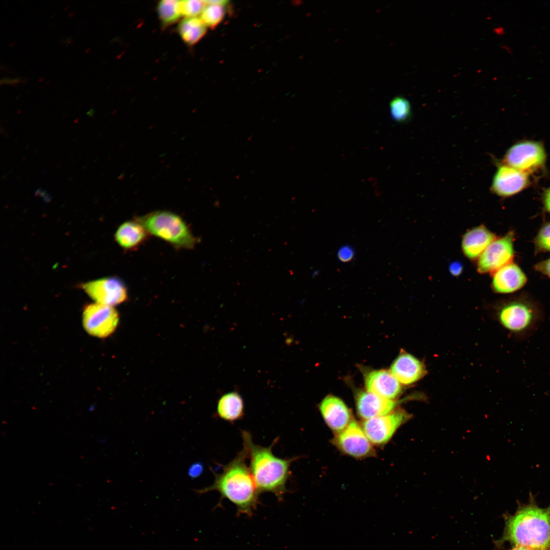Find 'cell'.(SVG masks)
Here are the masks:
<instances>
[{
	"label": "cell",
	"mask_w": 550,
	"mask_h": 550,
	"mask_svg": "<svg viewBox=\"0 0 550 550\" xmlns=\"http://www.w3.org/2000/svg\"><path fill=\"white\" fill-rule=\"evenodd\" d=\"M526 282V276L522 270L511 262L493 272L492 286L496 292L510 293L520 289Z\"/></svg>",
	"instance_id": "17"
},
{
	"label": "cell",
	"mask_w": 550,
	"mask_h": 550,
	"mask_svg": "<svg viewBox=\"0 0 550 550\" xmlns=\"http://www.w3.org/2000/svg\"><path fill=\"white\" fill-rule=\"evenodd\" d=\"M496 318L502 327L519 341L532 336L543 320L539 307L522 299L510 300L501 305L496 312Z\"/></svg>",
	"instance_id": "4"
},
{
	"label": "cell",
	"mask_w": 550,
	"mask_h": 550,
	"mask_svg": "<svg viewBox=\"0 0 550 550\" xmlns=\"http://www.w3.org/2000/svg\"><path fill=\"white\" fill-rule=\"evenodd\" d=\"M390 372L401 384L405 386L418 382L427 374L424 363L405 351H402L395 359Z\"/></svg>",
	"instance_id": "14"
},
{
	"label": "cell",
	"mask_w": 550,
	"mask_h": 550,
	"mask_svg": "<svg viewBox=\"0 0 550 550\" xmlns=\"http://www.w3.org/2000/svg\"><path fill=\"white\" fill-rule=\"evenodd\" d=\"M19 80H20L19 78H14V79L4 78V79L1 80V84L3 82L4 83H5V84H13L14 83H16V82L19 81Z\"/></svg>",
	"instance_id": "32"
},
{
	"label": "cell",
	"mask_w": 550,
	"mask_h": 550,
	"mask_svg": "<svg viewBox=\"0 0 550 550\" xmlns=\"http://www.w3.org/2000/svg\"><path fill=\"white\" fill-rule=\"evenodd\" d=\"M204 470L203 464L200 462H196L193 463L188 468V475L191 479H195L199 477Z\"/></svg>",
	"instance_id": "28"
},
{
	"label": "cell",
	"mask_w": 550,
	"mask_h": 550,
	"mask_svg": "<svg viewBox=\"0 0 550 550\" xmlns=\"http://www.w3.org/2000/svg\"><path fill=\"white\" fill-rule=\"evenodd\" d=\"M333 443L342 452L356 459L374 456L373 445L362 425L355 420H352L344 430L336 434Z\"/></svg>",
	"instance_id": "8"
},
{
	"label": "cell",
	"mask_w": 550,
	"mask_h": 550,
	"mask_svg": "<svg viewBox=\"0 0 550 550\" xmlns=\"http://www.w3.org/2000/svg\"><path fill=\"white\" fill-rule=\"evenodd\" d=\"M248 458L247 451L243 447L232 460L223 466L221 473L213 472L215 479L211 485L194 491L199 494L218 491L221 500L226 499L236 506L237 514L251 517L259 504L260 493L246 465Z\"/></svg>",
	"instance_id": "1"
},
{
	"label": "cell",
	"mask_w": 550,
	"mask_h": 550,
	"mask_svg": "<svg viewBox=\"0 0 550 550\" xmlns=\"http://www.w3.org/2000/svg\"><path fill=\"white\" fill-rule=\"evenodd\" d=\"M535 269L549 277H550V258L538 263L535 266Z\"/></svg>",
	"instance_id": "29"
},
{
	"label": "cell",
	"mask_w": 550,
	"mask_h": 550,
	"mask_svg": "<svg viewBox=\"0 0 550 550\" xmlns=\"http://www.w3.org/2000/svg\"><path fill=\"white\" fill-rule=\"evenodd\" d=\"M493 233L481 225L467 231L463 235L461 248L469 259H478L486 248L496 239Z\"/></svg>",
	"instance_id": "18"
},
{
	"label": "cell",
	"mask_w": 550,
	"mask_h": 550,
	"mask_svg": "<svg viewBox=\"0 0 550 550\" xmlns=\"http://www.w3.org/2000/svg\"><path fill=\"white\" fill-rule=\"evenodd\" d=\"M526 173L509 166L502 165L498 169L491 185L492 191L498 196L506 197L524 189L528 184Z\"/></svg>",
	"instance_id": "12"
},
{
	"label": "cell",
	"mask_w": 550,
	"mask_h": 550,
	"mask_svg": "<svg viewBox=\"0 0 550 550\" xmlns=\"http://www.w3.org/2000/svg\"><path fill=\"white\" fill-rule=\"evenodd\" d=\"M82 289L97 303L113 307L126 301L127 289L117 277L97 279L84 284Z\"/></svg>",
	"instance_id": "11"
},
{
	"label": "cell",
	"mask_w": 550,
	"mask_h": 550,
	"mask_svg": "<svg viewBox=\"0 0 550 550\" xmlns=\"http://www.w3.org/2000/svg\"><path fill=\"white\" fill-rule=\"evenodd\" d=\"M513 234L509 232L495 239L479 256L477 261L479 272H494L511 263L514 256Z\"/></svg>",
	"instance_id": "10"
},
{
	"label": "cell",
	"mask_w": 550,
	"mask_h": 550,
	"mask_svg": "<svg viewBox=\"0 0 550 550\" xmlns=\"http://www.w3.org/2000/svg\"><path fill=\"white\" fill-rule=\"evenodd\" d=\"M511 550H532V549H531L530 548H527V547H526L519 546H515V547L513 548Z\"/></svg>",
	"instance_id": "33"
},
{
	"label": "cell",
	"mask_w": 550,
	"mask_h": 550,
	"mask_svg": "<svg viewBox=\"0 0 550 550\" xmlns=\"http://www.w3.org/2000/svg\"><path fill=\"white\" fill-rule=\"evenodd\" d=\"M177 30L183 41L191 46L205 36L207 27L199 17L185 18L180 22Z\"/></svg>",
	"instance_id": "21"
},
{
	"label": "cell",
	"mask_w": 550,
	"mask_h": 550,
	"mask_svg": "<svg viewBox=\"0 0 550 550\" xmlns=\"http://www.w3.org/2000/svg\"><path fill=\"white\" fill-rule=\"evenodd\" d=\"M399 403L367 391L359 392L355 397L357 413L364 420L388 414L394 410Z\"/></svg>",
	"instance_id": "15"
},
{
	"label": "cell",
	"mask_w": 550,
	"mask_h": 550,
	"mask_svg": "<svg viewBox=\"0 0 550 550\" xmlns=\"http://www.w3.org/2000/svg\"><path fill=\"white\" fill-rule=\"evenodd\" d=\"M241 437L250 460L249 468L259 492L272 493L279 501H282L287 491L286 483L291 464L297 458H281L273 454L272 449L278 437L270 446L262 447L254 443L248 431L242 430Z\"/></svg>",
	"instance_id": "3"
},
{
	"label": "cell",
	"mask_w": 550,
	"mask_h": 550,
	"mask_svg": "<svg viewBox=\"0 0 550 550\" xmlns=\"http://www.w3.org/2000/svg\"><path fill=\"white\" fill-rule=\"evenodd\" d=\"M119 321L117 311L111 306L99 303L86 307L83 313V324L91 335L105 338L116 328Z\"/></svg>",
	"instance_id": "9"
},
{
	"label": "cell",
	"mask_w": 550,
	"mask_h": 550,
	"mask_svg": "<svg viewBox=\"0 0 550 550\" xmlns=\"http://www.w3.org/2000/svg\"><path fill=\"white\" fill-rule=\"evenodd\" d=\"M532 550H550V505L539 507L535 501L519 506L513 515L506 516L501 543Z\"/></svg>",
	"instance_id": "2"
},
{
	"label": "cell",
	"mask_w": 550,
	"mask_h": 550,
	"mask_svg": "<svg viewBox=\"0 0 550 550\" xmlns=\"http://www.w3.org/2000/svg\"><path fill=\"white\" fill-rule=\"evenodd\" d=\"M244 402L237 392H230L222 395L217 401L216 413L222 420L231 423L243 418Z\"/></svg>",
	"instance_id": "20"
},
{
	"label": "cell",
	"mask_w": 550,
	"mask_h": 550,
	"mask_svg": "<svg viewBox=\"0 0 550 550\" xmlns=\"http://www.w3.org/2000/svg\"><path fill=\"white\" fill-rule=\"evenodd\" d=\"M539 249L550 251V223L544 225L539 232L535 240Z\"/></svg>",
	"instance_id": "26"
},
{
	"label": "cell",
	"mask_w": 550,
	"mask_h": 550,
	"mask_svg": "<svg viewBox=\"0 0 550 550\" xmlns=\"http://www.w3.org/2000/svg\"><path fill=\"white\" fill-rule=\"evenodd\" d=\"M545 159V150L541 143L525 141L510 147L504 161L506 165L527 174L541 168Z\"/></svg>",
	"instance_id": "7"
},
{
	"label": "cell",
	"mask_w": 550,
	"mask_h": 550,
	"mask_svg": "<svg viewBox=\"0 0 550 550\" xmlns=\"http://www.w3.org/2000/svg\"><path fill=\"white\" fill-rule=\"evenodd\" d=\"M544 203L546 210L550 212V187L544 194Z\"/></svg>",
	"instance_id": "31"
},
{
	"label": "cell",
	"mask_w": 550,
	"mask_h": 550,
	"mask_svg": "<svg viewBox=\"0 0 550 550\" xmlns=\"http://www.w3.org/2000/svg\"><path fill=\"white\" fill-rule=\"evenodd\" d=\"M392 118L397 122L407 121L411 117V106L409 101L404 97L397 96L390 103Z\"/></svg>",
	"instance_id": "24"
},
{
	"label": "cell",
	"mask_w": 550,
	"mask_h": 550,
	"mask_svg": "<svg viewBox=\"0 0 550 550\" xmlns=\"http://www.w3.org/2000/svg\"><path fill=\"white\" fill-rule=\"evenodd\" d=\"M206 6L205 1H179L178 8L181 16L185 18L198 17Z\"/></svg>",
	"instance_id": "25"
},
{
	"label": "cell",
	"mask_w": 550,
	"mask_h": 550,
	"mask_svg": "<svg viewBox=\"0 0 550 550\" xmlns=\"http://www.w3.org/2000/svg\"><path fill=\"white\" fill-rule=\"evenodd\" d=\"M148 234L155 236L176 249H192L197 239L186 222L178 215L167 211H156L136 219Z\"/></svg>",
	"instance_id": "5"
},
{
	"label": "cell",
	"mask_w": 550,
	"mask_h": 550,
	"mask_svg": "<svg viewBox=\"0 0 550 550\" xmlns=\"http://www.w3.org/2000/svg\"><path fill=\"white\" fill-rule=\"evenodd\" d=\"M367 391L383 398L394 400L401 393V384L392 373L385 370H373L365 377Z\"/></svg>",
	"instance_id": "16"
},
{
	"label": "cell",
	"mask_w": 550,
	"mask_h": 550,
	"mask_svg": "<svg viewBox=\"0 0 550 550\" xmlns=\"http://www.w3.org/2000/svg\"><path fill=\"white\" fill-rule=\"evenodd\" d=\"M179 1L162 0L157 7L159 19L162 24L168 26L178 21L181 17L178 8Z\"/></svg>",
	"instance_id": "23"
},
{
	"label": "cell",
	"mask_w": 550,
	"mask_h": 550,
	"mask_svg": "<svg viewBox=\"0 0 550 550\" xmlns=\"http://www.w3.org/2000/svg\"><path fill=\"white\" fill-rule=\"evenodd\" d=\"M319 409L325 423L335 434L344 430L352 420L350 409L335 396L329 395L324 398Z\"/></svg>",
	"instance_id": "13"
},
{
	"label": "cell",
	"mask_w": 550,
	"mask_h": 550,
	"mask_svg": "<svg viewBox=\"0 0 550 550\" xmlns=\"http://www.w3.org/2000/svg\"><path fill=\"white\" fill-rule=\"evenodd\" d=\"M354 252L350 246L345 245L340 248L338 252V257L342 262L350 261L353 257Z\"/></svg>",
	"instance_id": "27"
},
{
	"label": "cell",
	"mask_w": 550,
	"mask_h": 550,
	"mask_svg": "<svg viewBox=\"0 0 550 550\" xmlns=\"http://www.w3.org/2000/svg\"><path fill=\"white\" fill-rule=\"evenodd\" d=\"M410 418V415L404 410L395 409L388 414L364 420L362 427L373 445L383 446Z\"/></svg>",
	"instance_id": "6"
},
{
	"label": "cell",
	"mask_w": 550,
	"mask_h": 550,
	"mask_svg": "<svg viewBox=\"0 0 550 550\" xmlns=\"http://www.w3.org/2000/svg\"><path fill=\"white\" fill-rule=\"evenodd\" d=\"M206 6L200 16L204 24L210 29H214L223 20L227 1H205Z\"/></svg>",
	"instance_id": "22"
},
{
	"label": "cell",
	"mask_w": 550,
	"mask_h": 550,
	"mask_svg": "<svg viewBox=\"0 0 550 550\" xmlns=\"http://www.w3.org/2000/svg\"><path fill=\"white\" fill-rule=\"evenodd\" d=\"M148 233L138 220L122 224L117 230L115 238L118 244L126 250L138 248L146 239Z\"/></svg>",
	"instance_id": "19"
},
{
	"label": "cell",
	"mask_w": 550,
	"mask_h": 550,
	"mask_svg": "<svg viewBox=\"0 0 550 550\" xmlns=\"http://www.w3.org/2000/svg\"><path fill=\"white\" fill-rule=\"evenodd\" d=\"M450 273L454 276H459L463 269V265L460 262H452L449 267Z\"/></svg>",
	"instance_id": "30"
}]
</instances>
